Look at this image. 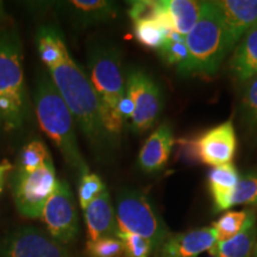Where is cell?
Listing matches in <instances>:
<instances>
[{"label": "cell", "instance_id": "obj_22", "mask_svg": "<svg viewBox=\"0 0 257 257\" xmlns=\"http://www.w3.org/2000/svg\"><path fill=\"white\" fill-rule=\"evenodd\" d=\"M67 50L66 44L59 34L51 29H43L38 35V51L47 67L59 62Z\"/></svg>", "mask_w": 257, "mask_h": 257}, {"label": "cell", "instance_id": "obj_14", "mask_svg": "<svg viewBox=\"0 0 257 257\" xmlns=\"http://www.w3.org/2000/svg\"><path fill=\"white\" fill-rule=\"evenodd\" d=\"M174 133L168 123L160 125L144 142L138 156L141 169L147 173L160 172L168 162L174 147Z\"/></svg>", "mask_w": 257, "mask_h": 257}, {"label": "cell", "instance_id": "obj_9", "mask_svg": "<svg viewBox=\"0 0 257 257\" xmlns=\"http://www.w3.org/2000/svg\"><path fill=\"white\" fill-rule=\"evenodd\" d=\"M42 219L47 225L50 236L60 244H68L79 232L76 205L69 185L59 181L49 200L44 205Z\"/></svg>", "mask_w": 257, "mask_h": 257}, {"label": "cell", "instance_id": "obj_3", "mask_svg": "<svg viewBox=\"0 0 257 257\" xmlns=\"http://www.w3.org/2000/svg\"><path fill=\"white\" fill-rule=\"evenodd\" d=\"M188 59L178 73L182 76H211L229 53L219 11L214 2H204L200 17L186 36Z\"/></svg>", "mask_w": 257, "mask_h": 257}, {"label": "cell", "instance_id": "obj_17", "mask_svg": "<svg viewBox=\"0 0 257 257\" xmlns=\"http://www.w3.org/2000/svg\"><path fill=\"white\" fill-rule=\"evenodd\" d=\"M208 189L213 198L216 211L231 207V198L239 181V174L232 163L213 167L207 176Z\"/></svg>", "mask_w": 257, "mask_h": 257}, {"label": "cell", "instance_id": "obj_24", "mask_svg": "<svg viewBox=\"0 0 257 257\" xmlns=\"http://www.w3.org/2000/svg\"><path fill=\"white\" fill-rule=\"evenodd\" d=\"M160 56L166 63L180 68L187 62L188 49L186 46V37L178 32H172L166 37L165 43L159 49Z\"/></svg>", "mask_w": 257, "mask_h": 257}, {"label": "cell", "instance_id": "obj_15", "mask_svg": "<svg viewBox=\"0 0 257 257\" xmlns=\"http://www.w3.org/2000/svg\"><path fill=\"white\" fill-rule=\"evenodd\" d=\"M83 212L87 225L88 240H95L102 237H117V219L107 189L95 198Z\"/></svg>", "mask_w": 257, "mask_h": 257}, {"label": "cell", "instance_id": "obj_6", "mask_svg": "<svg viewBox=\"0 0 257 257\" xmlns=\"http://www.w3.org/2000/svg\"><path fill=\"white\" fill-rule=\"evenodd\" d=\"M118 232L138 234L152 243L154 250L168 237L166 225L143 193L137 191L121 192L115 208Z\"/></svg>", "mask_w": 257, "mask_h": 257}, {"label": "cell", "instance_id": "obj_25", "mask_svg": "<svg viewBox=\"0 0 257 257\" xmlns=\"http://www.w3.org/2000/svg\"><path fill=\"white\" fill-rule=\"evenodd\" d=\"M50 153L41 141H32L22 150L18 161V170L34 172L50 160Z\"/></svg>", "mask_w": 257, "mask_h": 257}, {"label": "cell", "instance_id": "obj_12", "mask_svg": "<svg viewBox=\"0 0 257 257\" xmlns=\"http://www.w3.org/2000/svg\"><path fill=\"white\" fill-rule=\"evenodd\" d=\"M219 11L229 50L257 23V0L214 2Z\"/></svg>", "mask_w": 257, "mask_h": 257}, {"label": "cell", "instance_id": "obj_2", "mask_svg": "<svg viewBox=\"0 0 257 257\" xmlns=\"http://www.w3.org/2000/svg\"><path fill=\"white\" fill-rule=\"evenodd\" d=\"M35 102L42 130L59 148L68 166L80 176L88 173L76 140L75 119L51 79L42 76L38 80Z\"/></svg>", "mask_w": 257, "mask_h": 257}, {"label": "cell", "instance_id": "obj_8", "mask_svg": "<svg viewBox=\"0 0 257 257\" xmlns=\"http://www.w3.org/2000/svg\"><path fill=\"white\" fill-rule=\"evenodd\" d=\"M125 94L134 104L131 128L136 134L146 133L155 124L162 108L159 85L143 70L133 69L127 75Z\"/></svg>", "mask_w": 257, "mask_h": 257}, {"label": "cell", "instance_id": "obj_26", "mask_svg": "<svg viewBox=\"0 0 257 257\" xmlns=\"http://www.w3.org/2000/svg\"><path fill=\"white\" fill-rule=\"evenodd\" d=\"M74 9L86 21H102L114 15V8L111 3L101 0H75L70 2Z\"/></svg>", "mask_w": 257, "mask_h": 257}, {"label": "cell", "instance_id": "obj_33", "mask_svg": "<svg viewBox=\"0 0 257 257\" xmlns=\"http://www.w3.org/2000/svg\"><path fill=\"white\" fill-rule=\"evenodd\" d=\"M0 163H2V162H0Z\"/></svg>", "mask_w": 257, "mask_h": 257}, {"label": "cell", "instance_id": "obj_21", "mask_svg": "<svg viewBox=\"0 0 257 257\" xmlns=\"http://www.w3.org/2000/svg\"><path fill=\"white\" fill-rule=\"evenodd\" d=\"M253 212L255 208H248L242 211H229L220 216L219 219L213 224L217 242H225L237 236L245 227Z\"/></svg>", "mask_w": 257, "mask_h": 257}, {"label": "cell", "instance_id": "obj_27", "mask_svg": "<svg viewBox=\"0 0 257 257\" xmlns=\"http://www.w3.org/2000/svg\"><path fill=\"white\" fill-rule=\"evenodd\" d=\"M236 205H257V170L239 176L231 198V207Z\"/></svg>", "mask_w": 257, "mask_h": 257}, {"label": "cell", "instance_id": "obj_28", "mask_svg": "<svg viewBox=\"0 0 257 257\" xmlns=\"http://www.w3.org/2000/svg\"><path fill=\"white\" fill-rule=\"evenodd\" d=\"M106 189L102 180L96 174L85 173L80 179L79 184V202L83 211L87 208L91 202L98 198Z\"/></svg>", "mask_w": 257, "mask_h": 257}, {"label": "cell", "instance_id": "obj_16", "mask_svg": "<svg viewBox=\"0 0 257 257\" xmlns=\"http://www.w3.org/2000/svg\"><path fill=\"white\" fill-rule=\"evenodd\" d=\"M230 69L234 79L246 83L257 75V23L243 36L230 60Z\"/></svg>", "mask_w": 257, "mask_h": 257}, {"label": "cell", "instance_id": "obj_20", "mask_svg": "<svg viewBox=\"0 0 257 257\" xmlns=\"http://www.w3.org/2000/svg\"><path fill=\"white\" fill-rule=\"evenodd\" d=\"M240 121L244 133L257 142V75L245 83L239 106Z\"/></svg>", "mask_w": 257, "mask_h": 257}, {"label": "cell", "instance_id": "obj_5", "mask_svg": "<svg viewBox=\"0 0 257 257\" xmlns=\"http://www.w3.org/2000/svg\"><path fill=\"white\" fill-rule=\"evenodd\" d=\"M88 66V78L100 104L104 127L115 142L124 121L119 112V105L125 95L119 51L112 47L98 48L92 53Z\"/></svg>", "mask_w": 257, "mask_h": 257}, {"label": "cell", "instance_id": "obj_10", "mask_svg": "<svg viewBox=\"0 0 257 257\" xmlns=\"http://www.w3.org/2000/svg\"><path fill=\"white\" fill-rule=\"evenodd\" d=\"M0 257H70L62 244L36 227H21L0 237Z\"/></svg>", "mask_w": 257, "mask_h": 257}, {"label": "cell", "instance_id": "obj_13", "mask_svg": "<svg viewBox=\"0 0 257 257\" xmlns=\"http://www.w3.org/2000/svg\"><path fill=\"white\" fill-rule=\"evenodd\" d=\"M217 242L213 226L168 236L159 248V257H198Z\"/></svg>", "mask_w": 257, "mask_h": 257}, {"label": "cell", "instance_id": "obj_31", "mask_svg": "<svg viewBox=\"0 0 257 257\" xmlns=\"http://www.w3.org/2000/svg\"><path fill=\"white\" fill-rule=\"evenodd\" d=\"M161 14V2H152V0H140V2H134L131 4L130 15L134 23L141 21H150V19H156L159 21Z\"/></svg>", "mask_w": 257, "mask_h": 257}, {"label": "cell", "instance_id": "obj_29", "mask_svg": "<svg viewBox=\"0 0 257 257\" xmlns=\"http://www.w3.org/2000/svg\"><path fill=\"white\" fill-rule=\"evenodd\" d=\"M86 252L88 257H123V243L118 237L88 240Z\"/></svg>", "mask_w": 257, "mask_h": 257}, {"label": "cell", "instance_id": "obj_4", "mask_svg": "<svg viewBox=\"0 0 257 257\" xmlns=\"http://www.w3.org/2000/svg\"><path fill=\"white\" fill-rule=\"evenodd\" d=\"M29 115L23 50L18 35L0 32V125L6 131L23 126Z\"/></svg>", "mask_w": 257, "mask_h": 257}, {"label": "cell", "instance_id": "obj_30", "mask_svg": "<svg viewBox=\"0 0 257 257\" xmlns=\"http://www.w3.org/2000/svg\"><path fill=\"white\" fill-rule=\"evenodd\" d=\"M117 237L123 243V257H149L154 250L152 243L138 234L118 232Z\"/></svg>", "mask_w": 257, "mask_h": 257}, {"label": "cell", "instance_id": "obj_7", "mask_svg": "<svg viewBox=\"0 0 257 257\" xmlns=\"http://www.w3.org/2000/svg\"><path fill=\"white\" fill-rule=\"evenodd\" d=\"M57 185L59 180L51 159L34 172L17 170L12 191L19 213L29 219L41 218L44 205L49 200Z\"/></svg>", "mask_w": 257, "mask_h": 257}, {"label": "cell", "instance_id": "obj_18", "mask_svg": "<svg viewBox=\"0 0 257 257\" xmlns=\"http://www.w3.org/2000/svg\"><path fill=\"white\" fill-rule=\"evenodd\" d=\"M257 237L256 211L250 216L245 227L233 238L216 242L208 250V257H251Z\"/></svg>", "mask_w": 257, "mask_h": 257}, {"label": "cell", "instance_id": "obj_32", "mask_svg": "<svg viewBox=\"0 0 257 257\" xmlns=\"http://www.w3.org/2000/svg\"><path fill=\"white\" fill-rule=\"evenodd\" d=\"M252 257H257V243H256V245H255V250H253Z\"/></svg>", "mask_w": 257, "mask_h": 257}, {"label": "cell", "instance_id": "obj_23", "mask_svg": "<svg viewBox=\"0 0 257 257\" xmlns=\"http://www.w3.org/2000/svg\"><path fill=\"white\" fill-rule=\"evenodd\" d=\"M134 31L135 36L140 43L157 50L165 43L166 37L169 34H172V32L167 31L156 19L136 22V23H134Z\"/></svg>", "mask_w": 257, "mask_h": 257}, {"label": "cell", "instance_id": "obj_1", "mask_svg": "<svg viewBox=\"0 0 257 257\" xmlns=\"http://www.w3.org/2000/svg\"><path fill=\"white\" fill-rule=\"evenodd\" d=\"M48 69L54 86L93 146L104 150L107 144H114L104 127L100 104L88 75L72 59L68 49Z\"/></svg>", "mask_w": 257, "mask_h": 257}, {"label": "cell", "instance_id": "obj_19", "mask_svg": "<svg viewBox=\"0 0 257 257\" xmlns=\"http://www.w3.org/2000/svg\"><path fill=\"white\" fill-rule=\"evenodd\" d=\"M165 8L172 19L174 31L181 36H187L200 17L204 2L195 0H166Z\"/></svg>", "mask_w": 257, "mask_h": 257}, {"label": "cell", "instance_id": "obj_11", "mask_svg": "<svg viewBox=\"0 0 257 257\" xmlns=\"http://www.w3.org/2000/svg\"><path fill=\"white\" fill-rule=\"evenodd\" d=\"M197 150L200 162L219 167L231 163L237 150V136L232 120L210 128L197 137Z\"/></svg>", "mask_w": 257, "mask_h": 257}]
</instances>
